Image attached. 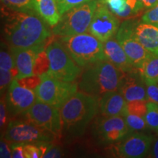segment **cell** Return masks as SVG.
I'll return each mask as SVG.
<instances>
[{"label": "cell", "instance_id": "obj_1", "mask_svg": "<svg viewBox=\"0 0 158 158\" xmlns=\"http://www.w3.org/2000/svg\"><path fill=\"white\" fill-rule=\"evenodd\" d=\"M1 10L4 37L10 48H44L48 43L51 32L37 13L14 10L5 5Z\"/></svg>", "mask_w": 158, "mask_h": 158}, {"label": "cell", "instance_id": "obj_2", "mask_svg": "<svg viewBox=\"0 0 158 158\" xmlns=\"http://www.w3.org/2000/svg\"><path fill=\"white\" fill-rule=\"evenodd\" d=\"M98 110V98L84 92L75 93L60 107L62 132L72 138L82 135Z\"/></svg>", "mask_w": 158, "mask_h": 158}, {"label": "cell", "instance_id": "obj_3", "mask_svg": "<svg viewBox=\"0 0 158 158\" xmlns=\"http://www.w3.org/2000/svg\"><path fill=\"white\" fill-rule=\"evenodd\" d=\"M127 75L109 61H98L88 65L80 76L78 86L81 92L100 98L109 92L118 91Z\"/></svg>", "mask_w": 158, "mask_h": 158}, {"label": "cell", "instance_id": "obj_4", "mask_svg": "<svg viewBox=\"0 0 158 158\" xmlns=\"http://www.w3.org/2000/svg\"><path fill=\"white\" fill-rule=\"evenodd\" d=\"M57 40L80 67H86L107 59L102 43L90 33L57 37Z\"/></svg>", "mask_w": 158, "mask_h": 158}, {"label": "cell", "instance_id": "obj_5", "mask_svg": "<svg viewBox=\"0 0 158 158\" xmlns=\"http://www.w3.org/2000/svg\"><path fill=\"white\" fill-rule=\"evenodd\" d=\"M98 2V0H91L67 11L53 27V34L56 37H64L88 31Z\"/></svg>", "mask_w": 158, "mask_h": 158}, {"label": "cell", "instance_id": "obj_6", "mask_svg": "<svg viewBox=\"0 0 158 158\" xmlns=\"http://www.w3.org/2000/svg\"><path fill=\"white\" fill-rule=\"evenodd\" d=\"M41 76V82L36 89L37 100L60 108L71 96L77 92L78 85L76 82L60 80L48 73Z\"/></svg>", "mask_w": 158, "mask_h": 158}, {"label": "cell", "instance_id": "obj_7", "mask_svg": "<svg viewBox=\"0 0 158 158\" xmlns=\"http://www.w3.org/2000/svg\"><path fill=\"white\" fill-rule=\"evenodd\" d=\"M50 68L48 73L55 78L72 82L82 73V70L59 41H51L46 48Z\"/></svg>", "mask_w": 158, "mask_h": 158}, {"label": "cell", "instance_id": "obj_8", "mask_svg": "<svg viewBox=\"0 0 158 158\" xmlns=\"http://www.w3.org/2000/svg\"><path fill=\"white\" fill-rule=\"evenodd\" d=\"M56 137L51 132L27 120L9 122L4 135V138L10 144L51 143Z\"/></svg>", "mask_w": 158, "mask_h": 158}, {"label": "cell", "instance_id": "obj_9", "mask_svg": "<svg viewBox=\"0 0 158 158\" xmlns=\"http://www.w3.org/2000/svg\"><path fill=\"white\" fill-rule=\"evenodd\" d=\"M137 21L134 19L125 20L120 25L116 38L122 45L132 65L138 70L152 53L144 48L134 37L133 29Z\"/></svg>", "mask_w": 158, "mask_h": 158}, {"label": "cell", "instance_id": "obj_10", "mask_svg": "<svg viewBox=\"0 0 158 158\" xmlns=\"http://www.w3.org/2000/svg\"><path fill=\"white\" fill-rule=\"evenodd\" d=\"M26 120L61 135L62 132V120L60 108L36 100L31 107L24 113Z\"/></svg>", "mask_w": 158, "mask_h": 158}, {"label": "cell", "instance_id": "obj_11", "mask_svg": "<svg viewBox=\"0 0 158 158\" xmlns=\"http://www.w3.org/2000/svg\"><path fill=\"white\" fill-rule=\"evenodd\" d=\"M154 138L137 132H130L125 137L112 144L110 152L114 157L139 158L146 157L151 149Z\"/></svg>", "mask_w": 158, "mask_h": 158}, {"label": "cell", "instance_id": "obj_12", "mask_svg": "<svg viewBox=\"0 0 158 158\" xmlns=\"http://www.w3.org/2000/svg\"><path fill=\"white\" fill-rule=\"evenodd\" d=\"M119 27L118 18L102 2L98 0L88 32L104 43L116 35Z\"/></svg>", "mask_w": 158, "mask_h": 158}, {"label": "cell", "instance_id": "obj_13", "mask_svg": "<svg viewBox=\"0 0 158 158\" xmlns=\"http://www.w3.org/2000/svg\"><path fill=\"white\" fill-rule=\"evenodd\" d=\"M94 132L100 142L114 144L125 137L131 130L123 116H102L96 121Z\"/></svg>", "mask_w": 158, "mask_h": 158}, {"label": "cell", "instance_id": "obj_14", "mask_svg": "<svg viewBox=\"0 0 158 158\" xmlns=\"http://www.w3.org/2000/svg\"><path fill=\"white\" fill-rule=\"evenodd\" d=\"M5 99L7 111L12 116L24 114L37 100L35 91L21 86L17 78L12 81Z\"/></svg>", "mask_w": 158, "mask_h": 158}, {"label": "cell", "instance_id": "obj_15", "mask_svg": "<svg viewBox=\"0 0 158 158\" xmlns=\"http://www.w3.org/2000/svg\"><path fill=\"white\" fill-rule=\"evenodd\" d=\"M118 91L127 102L133 100L148 101L145 81L138 70L127 73Z\"/></svg>", "mask_w": 158, "mask_h": 158}, {"label": "cell", "instance_id": "obj_16", "mask_svg": "<svg viewBox=\"0 0 158 158\" xmlns=\"http://www.w3.org/2000/svg\"><path fill=\"white\" fill-rule=\"evenodd\" d=\"M14 64L19 71L17 79L32 76L33 66L36 56L40 51L43 50L42 47L34 48H10Z\"/></svg>", "mask_w": 158, "mask_h": 158}, {"label": "cell", "instance_id": "obj_17", "mask_svg": "<svg viewBox=\"0 0 158 158\" xmlns=\"http://www.w3.org/2000/svg\"><path fill=\"white\" fill-rule=\"evenodd\" d=\"M99 110L102 116H124L127 114V102L118 91L105 93L98 98Z\"/></svg>", "mask_w": 158, "mask_h": 158}, {"label": "cell", "instance_id": "obj_18", "mask_svg": "<svg viewBox=\"0 0 158 158\" xmlns=\"http://www.w3.org/2000/svg\"><path fill=\"white\" fill-rule=\"evenodd\" d=\"M135 38L152 54L158 55V27L137 21L133 29Z\"/></svg>", "mask_w": 158, "mask_h": 158}, {"label": "cell", "instance_id": "obj_19", "mask_svg": "<svg viewBox=\"0 0 158 158\" xmlns=\"http://www.w3.org/2000/svg\"><path fill=\"white\" fill-rule=\"evenodd\" d=\"M102 45L107 60L115 65L116 68L125 73L138 70L130 63L127 54L116 38L111 37L106 42L102 43Z\"/></svg>", "mask_w": 158, "mask_h": 158}, {"label": "cell", "instance_id": "obj_20", "mask_svg": "<svg viewBox=\"0 0 158 158\" xmlns=\"http://www.w3.org/2000/svg\"><path fill=\"white\" fill-rule=\"evenodd\" d=\"M35 12L45 23L54 27L60 21L62 15L56 0H32Z\"/></svg>", "mask_w": 158, "mask_h": 158}, {"label": "cell", "instance_id": "obj_21", "mask_svg": "<svg viewBox=\"0 0 158 158\" xmlns=\"http://www.w3.org/2000/svg\"><path fill=\"white\" fill-rule=\"evenodd\" d=\"M118 19H135L138 15L127 5V0H100Z\"/></svg>", "mask_w": 158, "mask_h": 158}, {"label": "cell", "instance_id": "obj_22", "mask_svg": "<svg viewBox=\"0 0 158 158\" xmlns=\"http://www.w3.org/2000/svg\"><path fill=\"white\" fill-rule=\"evenodd\" d=\"M144 81H158V55L152 54L138 69Z\"/></svg>", "mask_w": 158, "mask_h": 158}, {"label": "cell", "instance_id": "obj_23", "mask_svg": "<svg viewBox=\"0 0 158 158\" xmlns=\"http://www.w3.org/2000/svg\"><path fill=\"white\" fill-rule=\"evenodd\" d=\"M50 68V62L45 49L40 51L35 59L33 66V74L42 76L48 73Z\"/></svg>", "mask_w": 158, "mask_h": 158}, {"label": "cell", "instance_id": "obj_24", "mask_svg": "<svg viewBox=\"0 0 158 158\" xmlns=\"http://www.w3.org/2000/svg\"><path fill=\"white\" fill-rule=\"evenodd\" d=\"M3 5L10 9L27 13H36L32 0H1Z\"/></svg>", "mask_w": 158, "mask_h": 158}, {"label": "cell", "instance_id": "obj_25", "mask_svg": "<svg viewBox=\"0 0 158 158\" xmlns=\"http://www.w3.org/2000/svg\"><path fill=\"white\" fill-rule=\"evenodd\" d=\"M0 69L10 71L13 79L16 78L19 74V71L14 64L10 51L9 53L2 48L0 53Z\"/></svg>", "mask_w": 158, "mask_h": 158}, {"label": "cell", "instance_id": "obj_26", "mask_svg": "<svg viewBox=\"0 0 158 158\" xmlns=\"http://www.w3.org/2000/svg\"><path fill=\"white\" fill-rule=\"evenodd\" d=\"M144 118L148 127L158 132V104L147 102V112Z\"/></svg>", "mask_w": 158, "mask_h": 158}, {"label": "cell", "instance_id": "obj_27", "mask_svg": "<svg viewBox=\"0 0 158 158\" xmlns=\"http://www.w3.org/2000/svg\"><path fill=\"white\" fill-rule=\"evenodd\" d=\"M124 118H125V121L130 130H133V131L144 130L147 129L148 126L145 118L142 117V116L127 113L124 116Z\"/></svg>", "mask_w": 158, "mask_h": 158}, {"label": "cell", "instance_id": "obj_28", "mask_svg": "<svg viewBox=\"0 0 158 158\" xmlns=\"http://www.w3.org/2000/svg\"><path fill=\"white\" fill-rule=\"evenodd\" d=\"M147 102L146 100H133L127 102V113L145 117L147 112Z\"/></svg>", "mask_w": 158, "mask_h": 158}, {"label": "cell", "instance_id": "obj_29", "mask_svg": "<svg viewBox=\"0 0 158 158\" xmlns=\"http://www.w3.org/2000/svg\"><path fill=\"white\" fill-rule=\"evenodd\" d=\"M91 0H56L61 15H63L70 9L87 2Z\"/></svg>", "mask_w": 158, "mask_h": 158}, {"label": "cell", "instance_id": "obj_30", "mask_svg": "<svg viewBox=\"0 0 158 158\" xmlns=\"http://www.w3.org/2000/svg\"><path fill=\"white\" fill-rule=\"evenodd\" d=\"M18 82L23 87L35 91L40 84L41 76H37V75H32L31 76L18 79Z\"/></svg>", "mask_w": 158, "mask_h": 158}, {"label": "cell", "instance_id": "obj_31", "mask_svg": "<svg viewBox=\"0 0 158 158\" xmlns=\"http://www.w3.org/2000/svg\"><path fill=\"white\" fill-rule=\"evenodd\" d=\"M23 151L26 158L43 157L42 151L38 143H26Z\"/></svg>", "mask_w": 158, "mask_h": 158}, {"label": "cell", "instance_id": "obj_32", "mask_svg": "<svg viewBox=\"0 0 158 158\" xmlns=\"http://www.w3.org/2000/svg\"><path fill=\"white\" fill-rule=\"evenodd\" d=\"M148 102L158 104V81L145 82Z\"/></svg>", "mask_w": 158, "mask_h": 158}, {"label": "cell", "instance_id": "obj_33", "mask_svg": "<svg viewBox=\"0 0 158 158\" xmlns=\"http://www.w3.org/2000/svg\"><path fill=\"white\" fill-rule=\"evenodd\" d=\"M141 21L158 27V5L146 11L142 15Z\"/></svg>", "mask_w": 158, "mask_h": 158}, {"label": "cell", "instance_id": "obj_34", "mask_svg": "<svg viewBox=\"0 0 158 158\" xmlns=\"http://www.w3.org/2000/svg\"><path fill=\"white\" fill-rule=\"evenodd\" d=\"M13 80V78L10 71L0 69V87L2 93L9 88L8 86H10Z\"/></svg>", "mask_w": 158, "mask_h": 158}, {"label": "cell", "instance_id": "obj_35", "mask_svg": "<svg viewBox=\"0 0 158 158\" xmlns=\"http://www.w3.org/2000/svg\"><path fill=\"white\" fill-rule=\"evenodd\" d=\"M10 143L5 138H2L0 142V157L10 158L12 157L11 147H10Z\"/></svg>", "mask_w": 158, "mask_h": 158}, {"label": "cell", "instance_id": "obj_36", "mask_svg": "<svg viewBox=\"0 0 158 158\" xmlns=\"http://www.w3.org/2000/svg\"><path fill=\"white\" fill-rule=\"evenodd\" d=\"M24 144L22 143H11V151H12V157L13 158H24Z\"/></svg>", "mask_w": 158, "mask_h": 158}, {"label": "cell", "instance_id": "obj_37", "mask_svg": "<svg viewBox=\"0 0 158 158\" xmlns=\"http://www.w3.org/2000/svg\"><path fill=\"white\" fill-rule=\"evenodd\" d=\"M7 104H6L5 99L1 98V103H0V126L2 128L5 125L7 122Z\"/></svg>", "mask_w": 158, "mask_h": 158}, {"label": "cell", "instance_id": "obj_38", "mask_svg": "<svg viewBox=\"0 0 158 158\" xmlns=\"http://www.w3.org/2000/svg\"><path fill=\"white\" fill-rule=\"evenodd\" d=\"M62 156V150L59 149V147H52V145L51 146L48 151L46 152V153L43 155V157L44 158H58L61 157Z\"/></svg>", "mask_w": 158, "mask_h": 158}, {"label": "cell", "instance_id": "obj_39", "mask_svg": "<svg viewBox=\"0 0 158 158\" xmlns=\"http://www.w3.org/2000/svg\"><path fill=\"white\" fill-rule=\"evenodd\" d=\"M145 9H151L158 5V0H140Z\"/></svg>", "mask_w": 158, "mask_h": 158}, {"label": "cell", "instance_id": "obj_40", "mask_svg": "<svg viewBox=\"0 0 158 158\" xmlns=\"http://www.w3.org/2000/svg\"><path fill=\"white\" fill-rule=\"evenodd\" d=\"M150 157L158 158V137L156 138L153 147L151 149V152L149 154Z\"/></svg>", "mask_w": 158, "mask_h": 158}]
</instances>
